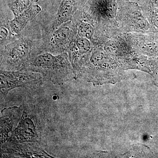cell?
<instances>
[{
  "mask_svg": "<svg viewBox=\"0 0 158 158\" xmlns=\"http://www.w3.org/2000/svg\"><path fill=\"white\" fill-rule=\"evenodd\" d=\"M26 69L38 73L44 81L56 85H61L73 79L75 74L67 52L54 55L43 52L23 66Z\"/></svg>",
  "mask_w": 158,
  "mask_h": 158,
  "instance_id": "6da1fadb",
  "label": "cell"
},
{
  "mask_svg": "<svg viewBox=\"0 0 158 158\" xmlns=\"http://www.w3.org/2000/svg\"><path fill=\"white\" fill-rule=\"evenodd\" d=\"M147 15L135 6H123L120 18V30L123 33L144 34L150 29Z\"/></svg>",
  "mask_w": 158,
  "mask_h": 158,
  "instance_id": "8992f818",
  "label": "cell"
},
{
  "mask_svg": "<svg viewBox=\"0 0 158 158\" xmlns=\"http://www.w3.org/2000/svg\"><path fill=\"white\" fill-rule=\"evenodd\" d=\"M2 154L6 157L52 158L35 142L16 143L8 141L2 144Z\"/></svg>",
  "mask_w": 158,
  "mask_h": 158,
  "instance_id": "52a82bcc",
  "label": "cell"
},
{
  "mask_svg": "<svg viewBox=\"0 0 158 158\" xmlns=\"http://www.w3.org/2000/svg\"><path fill=\"white\" fill-rule=\"evenodd\" d=\"M41 10V8L38 5H31L21 14L14 17L13 19L9 20L11 30L15 34L20 35L27 23L36 17Z\"/></svg>",
  "mask_w": 158,
  "mask_h": 158,
  "instance_id": "8fae6325",
  "label": "cell"
},
{
  "mask_svg": "<svg viewBox=\"0 0 158 158\" xmlns=\"http://www.w3.org/2000/svg\"><path fill=\"white\" fill-rule=\"evenodd\" d=\"M0 88L6 95L12 89L18 87L37 85L44 81L40 74L25 68L15 71H0Z\"/></svg>",
  "mask_w": 158,
  "mask_h": 158,
  "instance_id": "277c9868",
  "label": "cell"
},
{
  "mask_svg": "<svg viewBox=\"0 0 158 158\" xmlns=\"http://www.w3.org/2000/svg\"><path fill=\"white\" fill-rule=\"evenodd\" d=\"M23 107L14 106L5 108L1 116V143H5L10 138L13 128L20 121Z\"/></svg>",
  "mask_w": 158,
  "mask_h": 158,
  "instance_id": "30bf717a",
  "label": "cell"
},
{
  "mask_svg": "<svg viewBox=\"0 0 158 158\" xmlns=\"http://www.w3.org/2000/svg\"><path fill=\"white\" fill-rule=\"evenodd\" d=\"M87 1V0H62L54 20L44 30H56L62 24L71 20L75 13L85 6Z\"/></svg>",
  "mask_w": 158,
  "mask_h": 158,
  "instance_id": "9c48e42d",
  "label": "cell"
},
{
  "mask_svg": "<svg viewBox=\"0 0 158 158\" xmlns=\"http://www.w3.org/2000/svg\"><path fill=\"white\" fill-rule=\"evenodd\" d=\"M40 127L36 114L25 108L17 127L8 141L16 143L39 142Z\"/></svg>",
  "mask_w": 158,
  "mask_h": 158,
  "instance_id": "5b68a950",
  "label": "cell"
},
{
  "mask_svg": "<svg viewBox=\"0 0 158 158\" xmlns=\"http://www.w3.org/2000/svg\"><path fill=\"white\" fill-rule=\"evenodd\" d=\"M93 48V44L90 40L79 37L77 34L71 43L67 52L75 76L88 59Z\"/></svg>",
  "mask_w": 158,
  "mask_h": 158,
  "instance_id": "ba28073f",
  "label": "cell"
},
{
  "mask_svg": "<svg viewBox=\"0 0 158 158\" xmlns=\"http://www.w3.org/2000/svg\"><path fill=\"white\" fill-rule=\"evenodd\" d=\"M77 35L76 28L72 20L62 24L56 30H44L42 39L44 52L54 55L67 52Z\"/></svg>",
  "mask_w": 158,
  "mask_h": 158,
  "instance_id": "3957f363",
  "label": "cell"
},
{
  "mask_svg": "<svg viewBox=\"0 0 158 158\" xmlns=\"http://www.w3.org/2000/svg\"><path fill=\"white\" fill-rule=\"evenodd\" d=\"M38 1L39 0H15L13 2L9 4L8 6L15 17Z\"/></svg>",
  "mask_w": 158,
  "mask_h": 158,
  "instance_id": "4fadbf2b",
  "label": "cell"
},
{
  "mask_svg": "<svg viewBox=\"0 0 158 158\" xmlns=\"http://www.w3.org/2000/svg\"><path fill=\"white\" fill-rule=\"evenodd\" d=\"M154 2L156 7L158 9V0H154Z\"/></svg>",
  "mask_w": 158,
  "mask_h": 158,
  "instance_id": "9a60e30c",
  "label": "cell"
},
{
  "mask_svg": "<svg viewBox=\"0 0 158 158\" xmlns=\"http://www.w3.org/2000/svg\"><path fill=\"white\" fill-rule=\"evenodd\" d=\"M9 20L6 18H1L0 27V44L1 48L14 41L20 37L15 34L9 24Z\"/></svg>",
  "mask_w": 158,
  "mask_h": 158,
  "instance_id": "7c38bea8",
  "label": "cell"
},
{
  "mask_svg": "<svg viewBox=\"0 0 158 158\" xmlns=\"http://www.w3.org/2000/svg\"><path fill=\"white\" fill-rule=\"evenodd\" d=\"M43 52L42 39L34 40L20 36L1 48V70H19Z\"/></svg>",
  "mask_w": 158,
  "mask_h": 158,
  "instance_id": "7a4b0ae2",
  "label": "cell"
},
{
  "mask_svg": "<svg viewBox=\"0 0 158 158\" xmlns=\"http://www.w3.org/2000/svg\"><path fill=\"white\" fill-rule=\"evenodd\" d=\"M151 21L153 25L158 29V14L152 15L151 19Z\"/></svg>",
  "mask_w": 158,
  "mask_h": 158,
  "instance_id": "5bb4252c",
  "label": "cell"
}]
</instances>
